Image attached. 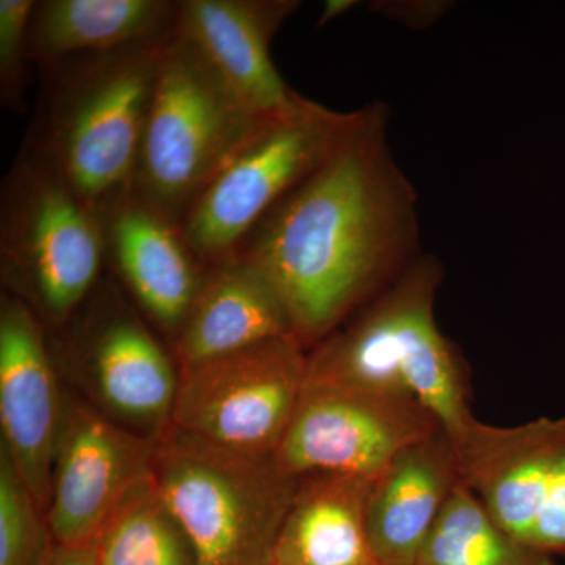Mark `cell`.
<instances>
[{
  "mask_svg": "<svg viewBox=\"0 0 565 565\" xmlns=\"http://www.w3.org/2000/svg\"><path fill=\"white\" fill-rule=\"evenodd\" d=\"M307 366L305 348L294 337L180 366L172 426L236 451L275 455Z\"/></svg>",
  "mask_w": 565,
  "mask_h": 565,
  "instance_id": "obj_8",
  "label": "cell"
},
{
  "mask_svg": "<svg viewBox=\"0 0 565 565\" xmlns=\"http://www.w3.org/2000/svg\"><path fill=\"white\" fill-rule=\"evenodd\" d=\"M151 481L196 565H270L300 478L274 455L236 451L170 424L156 437Z\"/></svg>",
  "mask_w": 565,
  "mask_h": 565,
  "instance_id": "obj_4",
  "label": "cell"
},
{
  "mask_svg": "<svg viewBox=\"0 0 565 565\" xmlns=\"http://www.w3.org/2000/svg\"><path fill=\"white\" fill-rule=\"evenodd\" d=\"M47 565H96L95 544L87 546L55 545Z\"/></svg>",
  "mask_w": 565,
  "mask_h": 565,
  "instance_id": "obj_24",
  "label": "cell"
},
{
  "mask_svg": "<svg viewBox=\"0 0 565 565\" xmlns=\"http://www.w3.org/2000/svg\"><path fill=\"white\" fill-rule=\"evenodd\" d=\"M360 109L338 111L305 98L259 118L215 174L180 230L204 266L239 253L256 226L340 150Z\"/></svg>",
  "mask_w": 565,
  "mask_h": 565,
  "instance_id": "obj_6",
  "label": "cell"
},
{
  "mask_svg": "<svg viewBox=\"0 0 565 565\" xmlns=\"http://www.w3.org/2000/svg\"><path fill=\"white\" fill-rule=\"evenodd\" d=\"M355 2H349V0H330L323 6V13L319 18V24L323 25L326 22L337 20L338 17L344 14L345 11L351 10Z\"/></svg>",
  "mask_w": 565,
  "mask_h": 565,
  "instance_id": "obj_25",
  "label": "cell"
},
{
  "mask_svg": "<svg viewBox=\"0 0 565 565\" xmlns=\"http://www.w3.org/2000/svg\"><path fill=\"white\" fill-rule=\"evenodd\" d=\"M46 326L7 292L0 302V426L2 449L46 514L63 412L46 343Z\"/></svg>",
  "mask_w": 565,
  "mask_h": 565,
  "instance_id": "obj_13",
  "label": "cell"
},
{
  "mask_svg": "<svg viewBox=\"0 0 565 565\" xmlns=\"http://www.w3.org/2000/svg\"><path fill=\"white\" fill-rule=\"evenodd\" d=\"M99 221L114 273L141 313L174 343L202 288L206 266L185 243L180 226L134 193Z\"/></svg>",
  "mask_w": 565,
  "mask_h": 565,
  "instance_id": "obj_14",
  "label": "cell"
},
{
  "mask_svg": "<svg viewBox=\"0 0 565 565\" xmlns=\"http://www.w3.org/2000/svg\"><path fill=\"white\" fill-rule=\"evenodd\" d=\"M96 565H196L192 546L151 478L110 516L95 542Z\"/></svg>",
  "mask_w": 565,
  "mask_h": 565,
  "instance_id": "obj_21",
  "label": "cell"
},
{
  "mask_svg": "<svg viewBox=\"0 0 565 565\" xmlns=\"http://www.w3.org/2000/svg\"><path fill=\"white\" fill-rule=\"evenodd\" d=\"M462 482L445 429L405 448L373 479L366 525L381 565H416L424 542Z\"/></svg>",
  "mask_w": 565,
  "mask_h": 565,
  "instance_id": "obj_16",
  "label": "cell"
},
{
  "mask_svg": "<svg viewBox=\"0 0 565 565\" xmlns=\"http://www.w3.org/2000/svg\"><path fill=\"white\" fill-rule=\"evenodd\" d=\"M103 223L50 169L20 152L0 196L3 285L44 326L63 327L102 282Z\"/></svg>",
  "mask_w": 565,
  "mask_h": 565,
  "instance_id": "obj_7",
  "label": "cell"
},
{
  "mask_svg": "<svg viewBox=\"0 0 565 565\" xmlns=\"http://www.w3.org/2000/svg\"><path fill=\"white\" fill-rule=\"evenodd\" d=\"M33 9L35 0H0V103L7 110H25Z\"/></svg>",
  "mask_w": 565,
  "mask_h": 565,
  "instance_id": "obj_23",
  "label": "cell"
},
{
  "mask_svg": "<svg viewBox=\"0 0 565 565\" xmlns=\"http://www.w3.org/2000/svg\"><path fill=\"white\" fill-rule=\"evenodd\" d=\"M416 565H556L516 541L460 482L424 542Z\"/></svg>",
  "mask_w": 565,
  "mask_h": 565,
  "instance_id": "obj_20",
  "label": "cell"
},
{
  "mask_svg": "<svg viewBox=\"0 0 565 565\" xmlns=\"http://www.w3.org/2000/svg\"><path fill=\"white\" fill-rule=\"evenodd\" d=\"M55 542L46 514L33 500L6 451H0V565H47Z\"/></svg>",
  "mask_w": 565,
  "mask_h": 565,
  "instance_id": "obj_22",
  "label": "cell"
},
{
  "mask_svg": "<svg viewBox=\"0 0 565 565\" xmlns=\"http://www.w3.org/2000/svg\"><path fill=\"white\" fill-rule=\"evenodd\" d=\"M371 487L360 476L300 478L270 565H381L367 534Z\"/></svg>",
  "mask_w": 565,
  "mask_h": 565,
  "instance_id": "obj_19",
  "label": "cell"
},
{
  "mask_svg": "<svg viewBox=\"0 0 565 565\" xmlns=\"http://www.w3.org/2000/svg\"><path fill=\"white\" fill-rule=\"evenodd\" d=\"M154 441L65 403L46 512L55 545L95 544L122 501L151 478Z\"/></svg>",
  "mask_w": 565,
  "mask_h": 565,
  "instance_id": "obj_11",
  "label": "cell"
},
{
  "mask_svg": "<svg viewBox=\"0 0 565 565\" xmlns=\"http://www.w3.org/2000/svg\"><path fill=\"white\" fill-rule=\"evenodd\" d=\"M414 185L394 159L384 104L278 203L236 256L262 267L305 349L343 326L418 258ZM234 256V258H236Z\"/></svg>",
  "mask_w": 565,
  "mask_h": 565,
  "instance_id": "obj_1",
  "label": "cell"
},
{
  "mask_svg": "<svg viewBox=\"0 0 565 565\" xmlns=\"http://www.w3.org/2000/svg\"><path fill=\"white\" fill-rule=\"evenodd\" d=\"M96 291V289H95ZM71 349L84 362L96 394L122 422L158 437L172 424L180 373L139 311L117 289L92 294Z\"/></svg>",
  "mask_w": 565,
  "mask_h": 565,
  "instance_id": "obj_12",
  "label": "cell"
},
{
  "mask_svg": "<svg viewBox=\"0 0 565 565\" xmlns=\"http://www.w3.org/2000/svg\"><path fill=\"white\" fill-rule=\"evenodd\" d=\"M285 337L294 329L280 292L262 267L236 256L206 266L173 351L189 366Z\"/></svg>",
  "mask_w": 565,
  "mask_h": 565,
  "instance_id": "obj_17",
  "label": "cell"
},
{
  "mask_svg": "<svg viewBox=\"0 0 565 565\" xmlns=\"http://www.w3.org/2000/svg\"><path fill=\"white\" fill-rule=\"evenodd\" d=\"M167 39L41 70L39 107L21 152L61 178L98 217L132 193Z\"/></svg>",
  "mask_w": 565,
  "mask_h": 565,
  "instance_id": "obj_2",
  "label": "cell"
},
{
  "mask_svg": "<svg viewBox=\"0 0 565 565\" xmlns=\"http://www.w3.org/2000/svg\"><path fill=\"white\" fill-rule=\"evenodd\" d=\"M259 118L174 28L162 46L134 195L180 226Z\"/></svg>",
  "mask_w": 565,
  "mask_h": 565,
  "instance_id": "obj_5",
  "label": "cell"
},
{
  "mask_svg": "<svg viewBox=\"0 0 565 565\" xmlns=\"http://www.w3.org/2000/svg\"><path fill=\"white\" fill-rule=\"evenodd\" d=\"M178 9L169 0H41L31 21L32 63L41 71L158 43L177 28Z\"/></svg>",
  "mask_w": 565,
  "mask_h": 565,
  "instance_id": "obj_18",
  "label": "cell"
},
{
  "mask_svg": "<svg viewBox=\"0 0 565 565\" xmlns=\"http://www.w3.org/2000/svg\"><path fill=\"white\" fill-rule=\"evenodd\" d=\"M460 478L516 541L565 556V418L490 426L471 416L451 438Z\"/></svg>",
  "mask_w": 565,
  "mask_h": 565,
  "instance_id": "obj_9",
  "label": "cell"
},
{
  "mask_svg": "<svg viewBox=\"0 0 565 565\" xmlns=\"http://www.w3.org/2000/svg\"><path fill=\"white\" fill-rule=\"evenodd\" d=\"M440 263L418 256L349 322L316 344L307 377L418 401L455 437L470 422L459 353L435 321Z\"/></svg>",
  "mask_w": 565,
  "mask_h": 565,
  "instance_id": "obj_3",
  "label": "cell"
},
{
  "mask_svg": "<svg viewBox=\"0 0 565 565\" xmlns=\"http://www.w3.org/2000/svg\"><path fill=\"white\" fill-rule=\"evenodd\" d=\"M440 429V422L411 397L307 377L274 456L294 478L375 479L405 448Z\"/></svg>",
  "mask_w": 565,
  "mask_h": 565,
  "instance_id": "obj_10",
  "label": "cell"
},
{
  "mask_svg": "<svg viewBox=\"0 0 565 565\" xmlns=\"http://www.w3.org/2000/svg\"><path fill=\"white\" fill-rule=\"evenodd\" d=\"M296 0H182L177 29L259 117L288 109L299 93L274 65L270 44Z\"/></svg>",
  "mask_w": 565,
  "mask_h": 565,
  "instance_id": "obj_15",
  "label": "cell"
}]
</instances>
